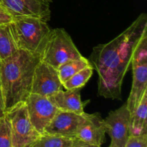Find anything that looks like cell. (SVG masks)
Returning <instances> with one entry per match:
<instances>
[{
	"instance_id": "cell-1",
	"label": "cell",
	"mask_w": 147,
	"mask_h": 147,
	"mask_svg": "<svg viewBox=\"0 0 147 147\" xmlns=\"http://www.w3.org/2000/svg\"><path fill=\"white\" fill-rule=\"evenodd\" d=\"M147 31V15L142 13L119 36L93 47L89 61L98 75V95L121 100L123 78L131 65L136 45Z\"/></svg>"
},
{
	"instance_id": "cell-2",
	"label": "cell",
	"mask_w": 147,
	"mask_h": 147,
	"mask_svg": "<svg viewBox=\"0 0 147 147\" xmlns=\"http://www.w3.org/2000/svg\"><path fill=\"white\" fill-rule=\"evenodd\" d=\"M41 60L40 55L18 50L1 62L0 88L5 113L25 102L31 94L34 69Z\"/></svg>"
},
{
	"instance_id": "cell-3",
	"label": "cell",
	"mask_w": 147,
	"mask_h": 147,
	"mask_svg": "<svg viewBox=\"0 0 147 147\" xmlns=\"http://www.w3.org/2000/svg\"><path fill=\"white\" fill-rule=\"evenodd\" d=\"M9 24L19 50L41 55L51 31L47 22L32 16H17Z\"/></svg>"
},
{
	"instance_id": "cell-4",
	"label": "cell",
	"mask_w": 147,
	"mask_h": 147,
	"mask_svg": "<svg viewBox=\"0 0 147 147\" xmlns=\"http://www.w3.org/2000/svg\"><path fill=\"white\" fill-rule=\"evenodd\" d=\"M81 56L68 33L63 28H55L50 31L40 58L57 69L63 63Z\"/></svg>"
},
{
	"instance_id": "cell-5",
	"label": "cell",
	"mask_w": 147,
	"mask_h": 147,
	"mask_svg": "<svg viewBox=\"0 0 147 147\" xmlns=\"http://www.w3.org/2000/svg\"><path fill=\"white\" fill-rule=\"evenodd\" d=\"M11 124L12 147H32L41 134L34 129L29 118L25 103L6 113Z\"/></svg>"
},
{
	"instance_id": "cell-6",
	"label": "cell",
	"mask_w": 147,
	"mask_h": 147,
	"mask_svg": "<svg viewBox=\"0 0 147 147\" xmlns=\"http://www.w3.org/2000/svg\"><path fill=\"white\" fill-rule=\"evenodd\" d=\"M24 103L32 124L40 134H42L45 129L60 110L49 97L34 93H31Z\"/></svg>"
},
{
	"instance_id": "cell-7",
	"label": "cell",
	"mask_w": 147,
	"mask_h": 147,
	"mask_svg": "<svg viewBox=\"0 0 147 147\" xmlns=\"http://www.w3.org/2000/svg\"><path fill=\"white\" fill-rule=\"evenodd\" d=\"M131 113L126 103L111 111L104 119L106 133L111 138V147H124L130 138Z\"/></svg>"
},
{
	"instance_id": "cell-8",
	"label": "cell",
	"mask_w": 147,
	"mask_h": 147,
	"mask_svg": "<svg viewBox=\"0 0 147 147\" xmlns=\"http://www.w3.org/2000/svg\"><path fill=\"white\" fill-rule=\"evenodd\" d=\"M63 90V83L57 69L40 60L34 69L31 93L50 97Z\"/></svg>"
},
{
	"instance_id": "cell-9",
	"label": "cell",
	"mask_w": 147,
	"mask_h": 147,
	"mask_svg": "<svg viewBox=\"0 0 147 147\" xmlns=\"http://www.w3.org/2000/svg\"><path fill=\"white\" fill-rule=\"evenodd\" d=\"M106 129L104 119L100 113H85V120L74 137V145H96L104 143Z\"/></svg>"
},
{
	"instance_id": "cell-10",
	"label": "cell",
	"mask_w": 147,
	"mask_h": 147,
	"mask_svg": "<svg viewBox=\"0 0 147 147\" xmlns=\"http://www.w3.org/2000/svg\"><path fill=\"white\" fill-rule=\"evenodd\" d=\"M1 4L13 16H32L44 21L50 20V2L47 0H1Z\"/></svg>"
},
{
	"instance_id": "cell-11",
	"label": "cell",
	"mask_w": 147,
	"mask_h": 147,
	"mask_svg": "<svg viewBox=\"0 0 147 147\" xmlns=\"http://www.w3.org/2000/svg\"><path fill=\"white\" fill-rule=\"evenodd\" d=\"M85 120V112L83 114L59 111L44 133L74 138L80 125Z\"/></svg>"
},
{
	"instance_id": "cell-12",
	"label": "cell",
	"mask_w": 147,
	"mask_h": 147,
	"mask_svg": "<svg viewBox=\"0 0 147 147\" xmlns=\"http://www.w3.org/2000/svg\"><path fill=\"white\" fill-rule=\"evenodd\" d=\"M133 70V82L126 106L130 113L134 111L147 91V63L131 64Z\"/></svg>"
},
{
	"instance_id": "cell-13",
	"label": "cell",
	"mask_w": 147,
	"mask_h": 147,
	"mask_svg": "<svg viewBox=\"0 0 147 147\" xmlns=\"http://www.w3.org/2000/svg\"><path fill=\"white\" fill-rule=\"evenodd\" d=\"M49 98L60 111L78 114L84 113L85 104L80 98V89L61 90Z\"/></svg>"
},
{
	"instance_id": "cell-14",
	"label": "cell",
	"mask_w": 147,
	"mask_h": 147,
	"mask_svg": "<svg viewBox=\"0 0 147 147\" xmlns=\"http://www.w3.org/2000/svg\"><path fill=\"white\" fill-rule=\"evenodd\" d=\"M147 91L130 116V136L147 135Z\"/></svg>"
},
{
	"instance_id": "cell-15",
	"label": "cell",
	"mask_w": 147,
	"mask_h": 147,
	"mask_svg": "<svg viewBox=\"0 0 147 147\" xmlns=\"http://www.w3.org/2000/svg\"><path fill=\"white\" fill-rule=\"evenodd\" d=\"M9 24H0V58L2 60L8 58L19 50Z\"/></svg>"
},
{
	"instance_id": "cell-16",
	"label": "cell",
	"mask_w": 147,
	"mask_h": 147,
	"mask_svg": "<svg viewBox=\"0 0 147 147\" xmlns=\"http://www.w3.org/2000/svg\"><path fill=\"white\" fill-rule=\"evenodd\" d=\"M90 65H92L89 60L83 56H81L79 58L69 60L63 63L57 70L58 72L59 78L63 83L79 71Z\"/></svg>"
},
{
	"instance_id": "cell-17",
	"label": "cell",
	"mask_w": 147,
	"mask_h": 147,
	"mask_svg": "<svg viewBox=\"0 0 147 147\" xmlns=\"http://www.w3.org/2000/svg\"><path fill=\"white\" fill-rule=\"evenodd\" d=\"M73 145L74 138L42 134L32 147H73Z\"/></svg>"
},
{
	"instance_id": "cell-18",
	"label": "cell",
	"mask_w": 147,
	"mask_h": 147,
	"mask_svg": "<svg viewBox=\"0 0 147 147\" xmlns=\"http://www.w3.org/2000/svg\"><path fill=\"white\" fill-rule=\"evenodd\" d=\"M93 69L92 65L83 69L63 83V87L66 90L80 89L90 80L93 75Z\"/></svg>"
},
{
	"instance_id": "cell-19",
	"label": "cell",
	"mask_w": 147,
	"mask_h": 147,
	"mask_svg": "<svg viewBox=\"0 0 147 147\" xmlns=\"http://www.w3.org/2000/svg\"><path fill=\"white\" fill-rule=\"evenodd\" d=\"M0 147H12L11 124L6 114L0 118Z\"/></svg>"
},
{
	"instance_id": "cell-20",
	"label": "cell",
	"mask_w": 147,
	"mask_h": 147,
	"mask_svg": "<svg viewBox=\"0 0 147 147\" xmlns=\"http://www.w3.org/2000/svg\"><path fill=\"white\" fill-rule=\"evenodd\" d=\"M124 147H147V135L130 136Z\"/></svg>"
},
{
	"instance_id": "cell-21",
	"label": "cell",
	"mask_w": 147,
	"mask_h": 147,
	"mask_svg": "<svg viewBox=\"0 0 147 147\" xmlns=\"http://www.w3.org/2000/svg\"><path fill=\"white\" fill-rule=\"evenodd\" d=\"M13 17L8 10L0 3V24H9L12 21Z\"/></svg>"
},
{
	"instance_id": "cell-22",
	"label": "cell",
	"mask_w": 147,
	"mask_h": 147,
	"mask_svg": "<svg viewBox=\"0 0 147 147\" xmlns=\"http://www.w3.org/2000/svg\"><path fill=\"white\" fill-rule=\"evenodd\" d=\"M5 111H4V100H3L2 92H1V88H0V118L5 116Z\"/></svg>"
},
{
	"instance_id": "cell-23",
	"label": "cell",
	"mask_w": 147,
	"mask_h": 147,
	"mask_svg": "<svg viewBox=\"0 0 147 147\" xmlns=\"http://www.w3.org/2000/svg\"><path fill=\"white\" fill-rule=\"evenodd\" d=\"M73 147H101L96 145H73Z\"/></svg>"
},
{
	"instance_id": "cell-24",
	"label": "cell",
	"mask_w": 147,
	"mask_h": 147,
	"mask_svg": "<svg viewBox=\"0 0 147 147\" xmlns=\"http://www.w3.org/2000/svg\"><path fill=\"white\" fill-rule=\"evenodd\" d=\"M1 62H2V60L0 58V71H1Z\"/></svg>"
},
{
	"instance_id": "cell-25",
	"label": "cell",
	"mask_w": 147,
	"mask_h": 147,
	"mask_svg": "<svg viewBox=\"0 0 147 147\" xmlns=\"http://www.w3.org/2000/svg\"><path fill=\"white\" fill-rule=\"evenodd\" d=\"M47 1H49V2L50 3V2H51L52 1H53V0H47Z\"/></svg>"
},
{
	"instance_id": "cell-26",
	"label": "cell",
	"mask_w": 147,
	"mask_h": 147,
	"mask_svg": "<svg viewBox=\"0 0 147 147\" xmlns=\"http://www.w3.org/2000/svg\"><path fill=\"white\" fill-rule=\"evenodd\" d=\"M0 3H1V0H0Z\"/></svg>"
},
{
	"instance_id": "cell-27",
	"label": "cell",
	"mask_w": 147,
	"mask_h": 147,
	"mask_svg": "<svg viewBox=\"0 0 147 147\" xmlns=\"http://www.w3.org/2000/svg\"><path fill=\"white\" fill-rule=\"evenodd\" d=\"M109 147H111V146H109Z\"/></svg>"
}]
</instances>
